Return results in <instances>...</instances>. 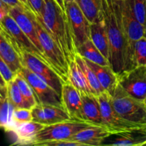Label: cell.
I'll use <instances>...</instances> for the list:
<instances>
[{
    "label": "cell",
    "instance_id": "cell-39",
    "mask_svg": "<svg viewBox=\"0 0 146 146\" xmlns=\"http://www.w3.org/2000/svg\"><path fill=\"white\" fill-rule=\"evenodd\" d=\"M56 1H57V3H58L59 5L61 7V8L63 10H64L65 11V8H64V1L63 0H55Z\"/></svg>",
    "mask_w": 146,
    "mask_h": 146
},
{
    "label": "cell",
    "instance_id": "cell-20",
    "mask_svg": "<svg viewBox=\"0 0 146 146\" xmlns=\"http://www.w3.org/2000/svg\"><path fill=\"white\" fill-rule=\"evenodd\" d=\"M0 56L11 71L17 74L22 68L21 59L14 47L0 29Z\"/></svg>",
    "mask_w": 146,
    "mask_h": 146
},
{
    "label": "cell",
    "instance_id": "cell-28",
    "mask_svg": "<svg viewBox=\"0 0 146 146\" xmlns=\"http://www.w3.org/2000/svg\"><path fill=\"white\" fill-rule=\"evenodd\" d=\"M7 98L14 108H29L31 109L28 103L25 101L23 96L21 95L15 81H9L7 85Z\"/></svg>",
    "mask_w": 146,
    "mask_h": 146
},
{
    "label": "cell",
    "instance_id": "cell-10",
    "mask_svg": "<svg viewBox=\"0 0 146 146\" xmlns=\"http://www.w3.org/2000/svg\"><path fill=\"white\" fill-rule=\"evenodd\" d=\"M97 98H98L99 104H100V113H101L102 120L104 126L107 128L109 131H111L112 133L129 129V128L146 125L133 123L121 118L113 109L111 101H110L111 96L106 91L98 96Z\"/></svg>",
    "mask_w": 146,
    "mask_h": 146
},
{
    "label": "cell",
    "instance_id": "cell-19",
    "mask_svg": "<svg viewBox=\"0 0 146 146\" xmlns=\"http://www.w3.org/2000/svg\"><path fill=\"white\" fill-rule=\"evenodd\" d=\"M82 96V113L83 121L94 125L104 126L101 113H100V104L97 96L94 95Z\"/></svg>",
    "mask_w": 146,
    "mask_h": 146
},
{
    "label": "cell",
    "instance_id": "cell-1",
    "mask_svg": "<svg viewBox=\"0 0 146 146\" xmlns=\"http://www.w3.org/2000/svg\"><path fill=\"white\" fill-rule=\"evenodd\" d=\"M102 12L108 39V61L117 75L134 68L133 51L122 22L120 0H102Z\"/></svg>",
    "mask_w": 146,
    "mask_h": 146
},
{
    "label": "cell",
    "instance_id": "cell-33",
    "mask_svg": "<svg viewBox=\"0 0 146 146\" xmlns=\"http://www.w3.org/2000/svg\"><path fill=\"white\" fill-rule=\"evenodd\" d=\"M84 146L82 143L70 139L60 140V141H52L47 142L40 143L36 146Z\"/></svg>",
    "mask_w": 146,
    "mask_h": 146
},
{
    "label": "cell",
    "instance_id": "cell-13",
    "mask_svg": "<svg viewBox=\"0 0 146 146\" xmlns=\"http://www.w3.org/2000/svg\"><path fill=\"white\" fill-rule=\"evenodd\" d=\"M32 13L30 9L27 8L24 6H16L10 7L9 9V14L14 19L19 27L29 38L37 49L44 54L39 40L37 29L33 21Z\"/></svg>",
    "mask_w": 146,
    "mask_h": 146
},
{
    "label": "cell",
    "instance_id": "cell-9",
    "mask_svg": "<svg viewBox=\"0 0 146 146\" xmlns=\"http://www.w3.org/2000/svg\"><path fill=\"white\" fill-rule=\"evenodd\" d=\"M19 72L31 86L37 96L39 104L52 105L63 108L61 96L59 95L58 93L47 83L25 66H22Z\"/></svg>",
    "mask_w": 146,
    "mask_h": 146
},
{
    "label": "cell",
    "instance_id": "cell-41",
    "mask_svg": "<svg viewBox=\"0 0 146 146\" xmlns=\"http://www.w3.org/2000/svg\"><path fill=\"white\" fill-rule=\"evenodd\" d=\"M63 1H64V4H65V3H67V2H69V1H74V0H63Z\"/></svg>",
    "mask_w": 146,
    "mask_h": 146
},
{
    "label": "cell",
    "instance_id": "cell-44",
    "mask_svg": "<svg viewBox=\"0 0 146 146\" xmlns=\"http://www.w3.org/2000/svg\"><path fill=\"white\" fill-rule=\"evenodd\" d=\"M145 145H146V144H145Z\"/></svg>",
    "mask_w": 146,
    "mask_h": 146
},
{
    "label": "cell",
    "instance_id": "cell-35",
    "mask_svg": "<svg viewBox=\"0 0 146 146\" xmlns=\"http://www.w3.org/2000/svg\"><path fill=\"white\" fill-rule=\"evenodd\" d=\"M29 8L37 17H41L43 7V0H27Z\"/></svg>",
    "mask_w": 146,
    "mask_h": 146
},
{
    "label": "cell",
    "instance_id": "cell-12",
    "mask_svg": "<svg viewBox=\"0 0 146 146\" xmlns=\"http://www.w3.org/2000/svg\"><path fill=\"white\" fill-rule=\"evenodd\" d=\"M146 144V125L113 133L101 145L142 146Z\"/></svg>",
    "mask_w": 146,
    "mask_h": 146
},
{
    "label": "cell",
    "instance_id": "cell-36",
    "mask_svg": "<svg viewBox=\"0 0 146 146\" xmlns=\"http://www.w3.org/2000/svg\"><path fill=\"white\" fill-rule=\"evenodd\" d=\"M8 7H13L16 6H24L19 0H0Z\"/></svg>",
    "mask_w": 146,
    "mask_h": 146
},
{
    "label": "cell",
    "instance_id": "cell-11",
    "mask_svg": "<svg viewBox=\"0 0 146 146\" xmlns=\"http://www.w3.org/2000/svg\"><path fill=\"white\" fill-rule=\"evenodd\" d=\"M64 8L77 48L84 41L90 38V22L84 15L75 1L65 3Z\"/></svg>",
    "mask_w": 146,
    "mask_h": 146
},
{
    "label": "cell",
    "instance_id": "cell-32",
    "mask_svg": "<svg viewBox=\"0 0 146 146\" xmlns=\"http://www.w3.org/2000/svg\"><path fill=\"white\" fill-rule=\"evenodd\" d=\"M13 122L20 123L29 122L32 121L31 109L29 108H14L12 115Z\"/></svg>",
    "mask_w": 146,
    "mask_h": 146
},
{
    "label": "cell",
    "instance_id": "cell-27",
    "mask_svg": "<svg viewBox=\"0 0 146 146\" xmlns=\"http://www.w3.org/2000/svg\"><path fill=\"white\" fill-rule=\"evenodd\" d=\"M74 60H75L76 62L77 63L79 66L81 68L82 71L84 73V76H85L86 78H87L90 86H91L92 89L94 91V94H95L97 96H98L100 94H102L103 92H104L105 91H104V88H102V86H101L100 83L99 82L98 79H97V76H96V74H94V72L92 71V69L89 66L88 64L86 62L85 59L77 54V55H76Z\"/></svg>",
    "mask_w": 146,
    "mask_h": 146
},
{
    "label": "cell",
    "instance_id": "cell-3",
    "mask_svg": "<svg viewBox=\"0 0 146 146\" xmlns=\"http://www.w3.org/2000/svg\"><path fill=\"white\" fill-rule=\"evenodd\" d=\"M33 21L37 29L40 44L50 66L61 78L64 83L68 82L69 64L60 48L48 31L32 13Z\"/></svg>",
    "mask_w": 146,
    "mask_h": 146
},
{
    "label": "cell",
    "instance_id": "cell-6",
    "mask_svg": "<svg viewBox=\"0 0 146 146\" xmlns=\"http://www.w3.org/2000/svg\"><path fill=\"white\" fill-rule=\"evenodd\" d=\"M90 125H92V124L75 120H67L52 125H44L37 133L31 145L36 146L40 143L47 141L70 139L74 134Z\"/></svg>",
    "mask_w": 146,
    "mask_h": 146
},
{
    "label": "cell",
    "instance_id": "cell-30",
    "mask_svg": "<svg viewBox=\"0 0 146 146\" xmlns=\"http://www.w3.org/2000/svg\"><path fill=\"white\" fill-rule=\"evenodd\" d=\"M133 66H146V36H144L133 44Z\"/></svg>",
    "mask_w": 146,
    "mask_h": 146
},
{
    "label": "cell",
    "instance_id": "cell-40",
    "mask_svg": "<svg viewBox=\"0 0 146 146\" xmlns=\"http://www.w3.org/2000/svg\"><path fill=\"white\" fill-rule=\"evenodd\" d=\"M21 2V4H23V5L25 7H27V8H29V6H28V3H27V0H19Z\"/></svg>",
    "mask_w": 146,
    "mask_h": 146
},
{
    "label": "cell",
    "instance_id": "cell-38",
    "mask_svg": "<svg viewBox=\"0 0 146 146\" xmlns=\"http://www.w3.org/2000/svg\"><path fill=\"white\" fill-rule=\"evenodd\" d=\"M7 82L4 79L3 76H1V73H0V90L7 89Z\"/></svg>",
    "mask_w": 146,
    "mask_h": 146
},
{
    "label": "cell",
    "instance_id": "cell-17",
    "mask_svg": "<svg viewBox=\"0 0 146 146\" xmlns=\"http://www.w3.org/2000/svg\"><path fill=\"white\" fill-rule=\"evenodd\" d=\"M112 132L107 128L98 125H90L74 134L70 140L80 143L83 145L100 146Z\"/></svg>",
    "mask_w": 146,
    "mask_h": 146
},
{
    "label": "cell",
    "instance_id": "cell-37",
    "mask_svg": "<svg viewBox=\"0 0 146 146\" xmlns=\"http://www.w3.org/2000/svg\"><path fill=\"white\" fill-rule=\"evenodd\" d=\"M9 7H8L4 3L0 1V21L7 14H9Z\"/></svg>",
    "mask_w": 146,
    "mask_h": 146
},
{
    "label": "cell",
    "instance_id": "cell-43",
    "mask_svg": "<svg viewBox=\"0 0 146 146\" xmlns=\"http://www.w3.org/2000/svg\"><path fill=\"white\" fill-rule=\"evenodd\" d=\"M145 36H146V31H145Z\"/></svg>",
    "mask_w": 146,
    "mask_h": 146
},
{
    "label": "cell",
    "instance_id": "cell-18",
    "mask_svg": "<svg viewBox=\"0 0 146 146\" xmlns=\"http://www.w3.org/2000/svg\"><path fill=\"white\" fill-rule=\"evenodd\" d=\"M44 125L34 121L17 123L13 122L8 132H12L16 136L17 141L14 144L21 145H31L37 133Z\"/></svg>",
    "mask_w": 146,
    "mask_h": 146
},
{
    "label": "cell",
    "instance_id": "cell-2",
    "mask_svg": "<svg viewBox=\"0 0 146 146\" xmlns=\"http://www.w3.org/2000/svg\"><path fill=\"white\" fill-rule=\"evenodd\" d=\"M64 54L68 64L77 54L74 34L67 13L55 0H43L41 17L36 16Z\"/></svg>",
    "mask_w": 146,
    "mask_h": 146
},
{
    "label": "cell",
    "instance_id": "cell-15",
    "mask_svg": "<svg viewBox=\"0 0 146 146\" xmlns=\"http://www.w3.org/2000/svg\"><path fill=\"white\" fill-rule=\"evenodd\" d=\"M31 115L33 121L44 125L72 120L64 108L52 105L37 104L31 108Z\"/></svg>",
    "mask_w": 146,
    "mask_h": 146
},
{
    "label": "cell",
    "instance_id": "cell-25",
    "mask_svg": "<svg viewBox=\"0 0 146 146\" xmlns=\"http://www.w3.org/2000/svg\"><path fill=\"white\" fill-rule=\"evenodd\" d=\"M89 21L96 22L102 18V0H74Z\"/></svg>",
    "mask_w": 146,
    "mask_h": 146
},
{
    "label": "cell",
    "instance_id": "cell-21",
    "mask_svg": "<svg viewBox=\"0 0 146 146\" xmlns=\"http://www.w3.org/2000/svg\"><path fill=\"white\" fill-rule=\"evenodd\" d=\"M85 59V58H84ZM89 66L96 74L99 82L106 92L111 95L117 85V74L113 71L110 66H101L85 59Z\"/></svg>",
    "mask_w": 146,
    "mask_h": 146
},
{
    "label": "cell",
    "instance_id": "cell-26",
    "mask_svg": "<svg viewBox=\"0 0 146 146\" xmlns=\"http://www.w3.org/2000/svg\"><path fill=\"white\" fill-rule=\"evenodd\" d=\"M14 107L8 100L7 89L0 90V128L8 131L13 123Z\"/></svg>",
    "mask_w": 146,
    "mask_h": 146
},
{
    "label": "cell",
    "instance_id": "cell-8",
    "mask_svg": "<svg viewBox=\"0 0 146 146\" xmlns=\"http://www.w3.org/2000/svg\"><path fill=\"white\" fill-rule=\"evenodd\" d=\"M21 64L32 71L42 80L55 90L59 95H62V86L64 84L60 76L54 72L52 68L35 56L27 52L21 54Z\"/></svg>",
    "mask_w": 146,
    "mask_h": 146
},
{
    "label": "cell",
    "instance_id": "cell-5",
    "mask_svg": "<svg viewBox=\"0 0 146 146\" xmlns=\"http://www.w3.org/2000/svg\"><path fill=\"white\" fill-rule=\"evenodd\" d=\"M0 29L11 42L20 57L21 56L23 52L29 53L37 56L50 66L44 54L37 49L29 38L26 35L25 33L21 29L14 19L9 14L0 21Z\"/></svg>",
    "mask_w": 146,
    "mask_h": 146
},
{
    "label": "cell",
    "instance_id": "cell-34",
    "mask_svg": "<svg viewBox=\"0 0 146 146\" xmlns=\"http://www.w3.org/2000/svg\"><path fill=\"white\" fill-rule=\"evenodd\" d=\"M0 73H1L4 79L7 82V84L9 81L14 80L16 75H17L11 71V68L9 67L7 63L1 58V56H0Z\"/></svg>",
    "mask_w": 146,
    "mask_h": 146
},
{
    "label": "cell",
    "instance_id": "cell-14",
    "mask_svg": "<svg viewBox=\"0 0 146 146\" xmlns=\"http://www.w3.org/2000/svg\"><path fill=\"white\" fill-rule=\"evenodd\" d=\"M122 22L133 51L135 41L145 36V29L139 22L127 0H120Z\"/></svg>",
    "mask_w": 146,
    "mask_h": 146
},
{
    "label": "cell",
    "instance_id": "cell-16",
    "mask_svg": "<svg viewBox=\"0 0 146 146\" xmlns=\"http://www.w3.org/2000/svg\"><path fill=\"white\" fill-rule=\"evenodd\" d=\"M61 98L63 108L72 119L84 121L82 113V96L80 91L69 82L64 83L62 86Z\"/></svg>",
    "mask_w": 146,
    "mask_h": 146
},
{
    "label": "cell",
    "instance_id": "cell-29",
    "mask_svg": "<svg viewBox=\"0 0 146 146\" xmlns=\"http://www.w3.org/2000/svg\"><path fill=\"white\" fill-rule=\"evenodd\" d=\"M14 81H15L19 89L21 95L23 96L25 101L28 103V104L31 108H34L37 104H39L37 96H36L33 89L31 88V86L27 82V80L25 79V78L23 76L21 73L19 72L16 75Z\"/></svg>",
    "mask_w": 146,
    "mask_h": 146
},
{
    "label": "cell",
    "instance_id": "cell-31",
    "mask_svg": "<svg viewBox=\"0 0 146 146\" xmlns=\"http://www.w3.org/2000/svg\"><path fill=\"white\" fill-rule=\"evenodd\" d=\"M139 22L146 31V0H127Z\"/></svg>",
    "mask_w": 146,
    "mask_h": 146
},
{
    "label": "cell",
    "instance_id": "cell-7",
    "mask_svg": "<svg viewBox=\"0 0 146 146\" xmlns=\"http://www.w3.org/2000/svg\"><path fill=\"white\" fill-rule=\"evenodd\" d=\"M117 77L118 84L127 94L144 102L146 99V66L123 71Z\"/></svg>",
    "mask_w": 146,
    "mask_h": 146
},
{
    "label": "cell",
    "instance_id": "cell-4",
    "mask_svg": "<svg viewBox=\"0 0 146 146\" xmlns=\"http://www.w3.org/2000/svg\"><path fill=\"white\" fill-rule=\"evenodd\" d=\"M111 96L113 109L123 119L133 123L146 125V105L130 96L117 84Z\"/></svg>",
    "mask_w": 146,
    "mask_h": 146
},
{
    "label": "cell",
    "instance_id": "cell-45",
    "mask_svg": "<svg viewBox=\"0 0 146 146\" xmlns=\"http://www.w3.org/2000/svg\"><path fill=\"white\" fill-rule=\"evenodd\" d=\"M145 105H146V104H145Z\"/></svg>",
    "mask_w": 146,
    "mask_h": 146
},
{
    "label": "cell",
    "instance_id": "cell-23",
    "mask_svg": "<svg viewBox=\"0 0 146 146\" xmlns=\"http://www.w3.org/2000/svg\"><path fill=\"white\" fill-rule=\"evenodd\" d=\"M68 82L75 87L81 94L96 96L75 60H73L69 64Z\"/></svg>",
    "mask_w": 146,
    "mask_h": 146
},
{
    "label": "cell",
    "instance_id": "cell-42",
    "mask_svg": "<svg viewBox=\"0 0 146 146\" xmlns=\"http://www.w3.org/2000/svg\"><path fill=\"white\" fill-rule=\"evenodd\" d=\"M144 103H145V104H146V99H145V101H144Z\"/></svg>",
    "mask_w": 146,
    "mask_h": 146
},
{
    "label": "cell",
    "instance_id": "cell-24",
    "mask_svg": "<svg viewBox=\"0 0 146 146\" xmlns=\"http://www.w3.org/2000/svg\"><path fill=\"white\" fill-rule=\"evenodd\" d=\"M77 54L85 59L101 66H110L108 60L101 54L90 38L77 48Z\"/></svg>",
    "mask_w": 146,
    "mask_h": 146
},
{
    "label": "cell",
    "instance_id": "cell-22",
    "mask_svg": "<svg viewBox=\"0 0 146 146\" xmlns=\"http://www.w3.org/2000/svg\"><path fill=\"white\" fill-rule=\"evenodd\" d=\"M90 39L97 49L108 60L109 44L104 19L90 24Z\"/></svg>",
    "mask_w": 146,
    "mask_h": 146
}]
</instances>
